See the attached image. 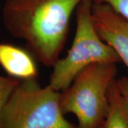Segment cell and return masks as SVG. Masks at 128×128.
Returning <instances> with one entry per match:
<instances>
[{
    "label": "cell",
    "mask_w": 128,
    "mask_h": 128,
    "mask_svg": "<svg viewBox=\"0 0 128 128\" xmlns=\"http://www.w3.org/2000/svg\"><path fill=\"white\" fill-rule=\"evenodd\" d=\"M83 0H4L2 22L46 67H53L66 43L72 14Z\"/></svg>",
    "instance_id": "cell-1"
},
{
    "label": "cell",
    "mask_w": 128,
    "mask_h": 128,
    "mask_svg": "<svg viewBox=\"0 0 128 128\" xmlns=\"http://www.w3.org/2000/svg\"><path fill=\"white\" fill-rule=\"evenodd\" d=\"M60 97L36 78L20 80L3 108L1 128H78L66 119Z\"/></svg>",
    "instance_id": "cell-2"
},
{
    "label": "cell",
    "mask_w": 128,
    "mask_h": 128,
    "mask_svg": "<svg viewBox=\"0 0 128 128\" xmlns=\"http://www.w3.org/2000/svg\"><path fill=\"white\" fill-rule=\"evenodd\" d=\"M92 0H83L76 10V30L67 55L53 66L49 85L62 92L82 70L96 63L121 62L114 50L102 41L92 16Z\"/></svg>",
    "instance_id": "cell-3"
},
{
    "label": "cell",
    "mask_w": 128,
    "mask_h": 128,
    "mask_svg": "<svg viewBox=\"0 0 128 128\" xmlns=\"http://www.w3.org/2000/svg\"><path fill=\"white\" fill-rule=\"evenodd\" d=\"M117 73V64H93L61 92L62 110L65 114L76 115L78 128H97L104 120L109 107V91Z\"/></svg>",
    "instance_id": "cell-4"
},
{
    "label": "cell",
    "mask_w": 128,
    "mask_h": 128,
    "mask_svg": "<svg viewBox=\"0 0 128 128\" xmlns=\"http://www.w3.org/2000/svg\"><path fill=\"white\" fill-rule=\"evenodd\" d=\"M92 16L98 35L114 49L128 68V21L103 2H93Z\"/></svg>",
    "instance_id": "cell-5"
},
{
    "label": "cell",
    "mask_w": 128,
    "mask_h": 128,
    "mask_svg": "<svg viewBox=\"0 0 128 128\" xmlns=\"http://www.w3.org/2000/svg\"><path fill=\"white\" fill-rule=\"evenodd\" d=\"M0 66L9 76L18 80L35 78L38 75L32 53L13 44L0 43Z\"/></svg>",
    "instance_id": "cell-6"
},
{
    "label": "cell",
    "mask_w": 128,
    "mask_h": 128,
    "mask_svg": "<svg viewBox=\"0 0 128 128\" xmlns=\"http://www.w3.org/2000/svg\"><path fill=\"white\" fill-rule=\"evenodd\" d=\"M108 98V113L97 128H128V108L120 92L117 80L110 87Z\"/></svg>",
    "instance_id": "cell-7"
},
{
    "label": "cell",
    "mask_w": 128,
    "mask_h": 128,
    "mask_svg": "<svg viewBox=\"0 0 128 128\" xmlns=\"http://www.w3.org/2000/svg\"><path fill=\"white\" fill-rule=\"evenodd\" d=\"M20 80L10 76H3L0 75V128L1 115L6 102L14 89L19 83Z\"/></svg>",
    "instance_id": "cell-8"
},
{
    "label": "cell",
    "mask_w": 128,
    "mask_h": 128,
    "mask_svg": "<svg viewBox=\"0 0 128 128\" xmlns=\"http://www.w3.org/2000/svg\"><path fill=\"white\" fill-rule=\"evenodd\" d=\"M128 22V0H102Z\"/></svg>",
    "instance_id": "cell-9"
},
{
    "label": "cell",
    "mask_w": 128,
    "mask_h": 128,
    "mask_svg": "<svg viewBox=\"0 0 128 128\" xmlns=\"http://www.w3.org/2000/svg\"><path fill=\"white\" fill-rule=\"evenodd\" d=\"M117 83L120 92L123 97L124 100L128 108V78L123 76L118 78L117 79Z\"/></svg>",
    "instance_id": "cell-10"
},
{
    "label": "cell",
    "mask_w": 128,
    "mask_h": 128,
    "mask_svg": "<svg viewBox=\"0 0 128 128\" xmlns=\"http://www.w3.org/2000/svg\"><path fill=\"white\" fill-rule=\"evenodd\" d=\"M92 2L96 3H100V2H102V0H92Z\"/></svg>",
    "instance_id": "cell-11"
}]
</instances>
